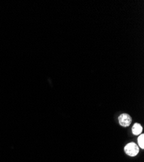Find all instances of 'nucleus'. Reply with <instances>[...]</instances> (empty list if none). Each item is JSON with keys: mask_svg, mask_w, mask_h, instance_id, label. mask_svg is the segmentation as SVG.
<instances>
[{"mask_svg": "<svg viewBox=\"0 0 144 162\" xmlns=\"http://www.w3.org/2000/svg\"><path fill=\"white\" fill-rule=\"evenodd\" d=\"M124 151L126 154L129 156L134 157L139 153V147L135 143H129L125 145L124 147Z\"/></svg>", "mask_w": 144, "mask_h": 162, "instance_id": "1", "label": "nucleus"}, {"mask_svg": "<svg viewBox=\"0 0 144 162\" xmlns=\"http://www.w3.org/2000/svg\"><path fill=\"white\" fill-rule=\"evenodd\" d=\"M143 130V128L141 126V124L139 123H135L132 127V132L133 134L135 135H140Z\"/></svg>", "mask_w": 144, "mask_h": 162, "instance_id": "3", "label": "nucleus"}, {"mask_svg": "<svg viewBox=\"0 0 144 162\" xmlns=\"http://www.w3.org/2000/svg\"><path fill=\"white\" fill-rule=\"evenodd\" d=\"M118 121L122 127H127L130 126L132 122V119L131 116L127 114H122L118 117Z\"/></svg>", "mask_w": 144, "mask_h": 162, "instance_id": "2", "label": "nucleus"}, {"mask_svg": "<svg viewBox=\"0 0 144 162\" xmlns=\"http://www.w3.org/2000/svg\"><path fill=\"white\" fill-rule=\"evenodd\" d=\"M138 143L139 147L143 149L144 148V135L143 134H141L139 135L138 138Z\"/></svg>", "mask_w": 144, "mask_h": 162, "instance_id": "4", "label": "nucleus"}]
</instances>
